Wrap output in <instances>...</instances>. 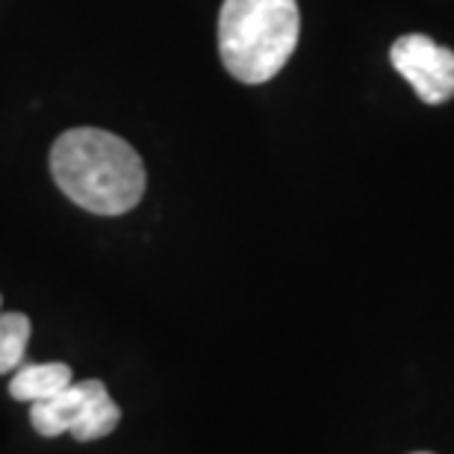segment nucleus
Returning a JSON list of instances; mask_svg holds the SVG:
<instances>
[{
	"label": "nucleus",
	"instance_id": "7ed1b4c3",
	"mask_svg": "<svg viewBox=\"0 0 454 454\" xmlns=\"http://www.w3.org/2000/svg\"><path fill=\"white\" fill-rule=\"evenodd\" d=\"M118 419H121V411L106 393L104 380L98 378L74 380L62 393L44 402H33L30 407V422L42 437L71 434L80 442H92L113 434Z\"/></svg>",
	"mask_w": 454,
	"mask_h": 454
},
{
	"label": "nucleus",
	"instance_id": "20e7f679",
	"mask_svg": "<svg viewBox=\"0 0 454 454\" xmlns=\"http://www.w3.org/2000/svg\"><path fill=\"white\" fill-rule=\"evenodd\" d=\"M393 68L402 74L419 101L437 106L454 98V51L431 42L428 35L411 33L389 48Z\"/></svg>",
	"mask_w": 454,
	"mask_h": 454
},
{
	"label": "nucleus",
	"instance_id": "f03ea898",
	"mask_svg": "<svg viewBox=\"0 0 454 454\" xmlns=\"http://www.w3.org/2000/svg\"><path fill=\"white\" fill-rule=\"evenodd\" d=\"M301 12L295 0H224L219 57L239 83H269L295 53Z\"/></svg>",
	"mask_w": 454,
	"mask_h": 454
},
{
	"label": "nucleus",
	"instance_id": "0eeeda50",
	"mask_svg": "<svg viewBox=\"0 0 454 454\" xmlns=\"http://www.w3.org/2000/svg\"><path fill=\"white\" fill-rule=\"evenodd\" d=\"M413 454H431V451H413Z\"/></svg>",
	"mask_w": 454,
	"mask_h": 454
},
{
	"label": "nucleus",
	"instance_id": "423d86ee",
	"mask_svg": "<svg viewBox=\"0 0 454 454\" xmlns=\"http://www.w3.org/2000/svg\"><path fill=\"white\" fill-rule=\"evenodd\" d=\"M27 342H30V319L24 313H0V375L24 366Z\"/></svg>",
	"mask_w": 454,
	"mask_h": 454
},
{
	"label": "nucleus",
	"instance_id": "f257e3e1",
	"mask_svg": "<svg viewBox=\"0 0 454 454\" xmlns=\"http://www.w3.org/2000/svg\"><path fill=\"white\" fill-rule=\"evenodd\" d=\"M51 175L71 201L95 215H121L145 195V166L121 136L77 127L51 148Z\"/></svg>",
	"mask_w": 454,
	"mask_h": 454
},
{
	"label": "nucleus",
	"instance_id": "39448f33",
	"mask_svg": "<svg viewBox=\"0 0 454 454\" xmlns=\"http://www.w3.org/2000/svg\"><path fill=\"white\" fill-rule=\"evenodd\" d=\"M74 384V372L66 363H30L18 366L9 380V395L15 402H44Z\"/></svg>",
	"mask_w": 454,
	"mask_h": 454
}]
</instances>
